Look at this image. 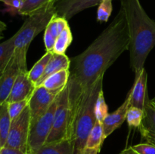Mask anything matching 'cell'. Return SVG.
<instances>
[{
	"label": "cell",
	"instance_id": "cell-17",
	"mask_svg": "<svg viewBox=\"0 0 155 154\" xmlns=\"http://www.w3.org/2000/svg\"><path fill=\"white\" fill-rule=\"evenodd\" d=\"M71 76L70 69H63L47 78L42 85L54 93L59 94L64 90L69 82Z\"/></svg>",
	"mask_w": 155,
	"mask_h": 154
},
{
	"label": "cell",
	"instance_id": "cell-21",
	"mask_svg": "<svg viewBox=\"0 0 155 154\" xmlns=\"http://www.w3.org/2000/svg\"><path fill=\"white\" fill-rule=\"evenodd\" d=\"M12 119L8 110V103L0 104V140L2 146H5L10 129Z\"/></svg>",
	"mask_w": 155,
	"mask_h": 154
},
{
	"label": "cell",
	"instance_id": "cell-30",
	"mask_svg": "<svg viewBox=\"0 0 155 154\" xmlns=\"http://www.w3.org/2000/svg\"><path fill=\"white\" fill-rule=\"evenodd\" d=\"M23 4V0H9L6 3H5L7 7H8L9 11L12 13H18L21 9Z\"/></svg>",
	"mask_w": 155,
	"mask_h": 154
},
{
	"label": "cell",
	"instance_id": "cell-27",
	"mask_svg": "<svg viewBox=\"0 0 155 154\" xmlns=\"http://www.w3.org/2000/svg\"><path fill=\"white\" fill-rule=\"evenodd\" d=\"M29 101L30 98H27L24 101L8 103V110L12 120L18 117L24 111V109L28 106Z\"/></svg>",
	"mask_w": 155,
	"mask_h": 154
},
{
	"label": "cell",
	"instance_id": "cell-12",
	"mask_svg": "<svg viewBox=\"0 0 155 154\" xmlns=\"http://www.w3.org/2000/svg\"><path fill=\"white\" fill-rule=\"evenodd\" d=\"M148 74L145 68L141 70L138 75H136L135 82L130 90V107H136L141 110H145V103L148 99Z\"/></svg>",
	"mask_w": 155,
	"mask_h": 154
},
{
	"label": "cell",
	"instance_id": "cell-25",
	"mask_svg": "<svg viewBox=\"0 0 155 154\" xmlns=\"http://www.w3.org/2000/svg\"><path fill=\"white\" fill-rule=\"evenodd\" d=\"M15 51L14 37L0 42V65L4 64L9 60Z\"/></svg>",
	"mask_w": 155,
	"mask_h": 154
},
{
	"label": "cell",
	"instance_id": "cell-35",
	"mask_svg": "<svg viewBox=\"0 0 155 154\" xmlns=\"http://www.w3.org/2000/svg\"><path fill=\"white\" fill-rule=\"evenodd\" d=\"M150 103H151L153 106H154L155 107V97L154 98H152L151 100H150Z\"/></svg>",
	"mask_w": 155,
	"mask_h": 154
},
{
	"label": "cell",
	"instance_id": "cell-36",
	"mask_svg": "<svg viewBox=\"0 0 155 154\" xmlns=\"http://www.w3.org/2000/svg\"><path fill=\"white\" fill-rule=\"evenodd\" d=\"M8 1H9V0H0V2H2L4 4H5V3L7 2H8Z\"/></svg>",
	"mask_w": 155,
	"mask_h": 154
},
{
	"label": "cell",
	"instance_id": "cell-28",
	"mask_svg": "<svg viewBox=\"0 0 155 154\" xmlns=\"http://www.w3.org/2000/svg\"><path fill=\"white\" fill-rule=\"evenodd\" d=\"M132 147L139 154H155V146L151 143H139L132 146Z\"/></svg>",
	"mask_w": 155,
	"mask_h": 154
},
{
	"label": "cell",
	"instance_id": "cell-13",
	"mask_svg": "<svg viewBox=\"0 0 155 154\" xmlns=\"http://www.w3.org/2000/svg\"><path fill=\"white\" fill-rule=\"evenodd\" d=\"M130 107V92H129L127 98L124 104L117 110L111 113H108L102 123L104 137H107L114 131L123 125L124 121L127 119V114L128 109Z\"/></svg>",
	"mask_w": 155,
	"mask_h": 154
},
{
	"label": "cell",
	"instance_id": "cell-3",
	"mask_svg": "<svg viewBox=\"0 0 155 154\" xmlns=\"http://www.w3.org/2000/svg\"><path fill=\"white\" fill-rule=\"evenodd\" d=\"M103 77L84 90H81L69 79L74 100L72 138L74 141V154H80L86 148L91 130L96 121L95 105L100 92L103 90Z\"/></svg>",
	"mask_w": 155,
	"mask_h": 154
},
{
	"label": "cell",
	"instance_id": "cell-32",
	"mask_svg": "<svg viewBox=\"0 0 155 154\" xmlns=\"http://www.w3.org/2000/svg\"><path fill=\"white\" fill-rule=\"evenodd\" d=\"M100 152L98 149H91V148H85L84 150L80 154H98Z\"/></svg>",
	"mask_w": 155,
	"mask_h": 154
},
{
	"label": "cell",
	"instance_id": "cell-6",
	"mask_svg": "<svg viewBox=\"0 0 155 154\" xmlns=\"http://www.w3.org/2000/svg\"><path fill=\"white\" fill-rule=\"evenodd\" d=\"M27 51L15 49L9 60L4 64L0 65V104L6 102L19 72L27 69Z\"/></svg>",
	"mask_w": 155,
	"mask_h": 154
},
{
	"label": "cell",
	"instance_id": "cell-37",
	"mask_svg": "<svg viewBox=\"0 0 155 154\" xmlns=\"http://www.w3.org/2000/svg\"><path fill=\"white\" fill-rule=\"evenodd\" d=\"M2 147V143H1V140H0V150H1Z\"/></svg>",
	"mask_w": 155,
	"mask_h": 154
},
{
	"label": "cell",
	"instance_id": "cell-10",
	"mask_svg": "<svg viewBox=\"0 0 155 154\" xmlns=\"http://www.w3.org/2000/svg\"><path fill=\"white\" fill-rule=\"evenodd\" d=\"M103 0H58L54 5L55 14L69 21L80 12L98 5Z\"/></svg>",
	"mask_w": 155,
	"mask_h": 154
},
{
	"label": "cell",
	"instance_id": "cell-26",
	"mask_svg": "<svg viewBox=\"0 0 155 154\" xmlns=\"http://www.w3.org/2000/svg\"><path fill=\"white\" fill-rule=\"evenodd\" d=\"M113 0H103L98 5L97 11V21L98 22H107L113 11Z\"/></svg>",
	"mask_w": 155,
	"mask_h": 154
},
{
	"label": "cell",
	"instance_id": "cell-1",
	"mask_svg": "<svg viewBox=\"0 0 155 154\" xmlns=\"http://www.w3.org/2000/svg\"><path fill=\"white\" fill-rule=\"evenodd\" d=\"M129 47L128 26L120 8L114 19L92 43L71 60L70 80L81 90L87 88L104 75Z\"/></svg>",
	"mask_w": 155,
	"mask_h": 154
},
{
	"label": "cell",
	"instance_id": "cell-4",
	"mask_svg": "<svg viewBox=\"0 0 155 154\" xmlns=\"http://www.w3.org/2000/svg\"><path fill=\"white\" fill-rule=\"evenodd\" d=\"M74 115V100L71 87L68 83L64 90L58 95L57 107L54 113L51 131L45 143L72 138V122Z\"/></svg>",
	"mask_w": 155,
	"mask_h": 154
},
{
	"label": "cell",
	"instance_id": "cell-15",
	"mask_svg": "<svg viewBox=\"0 0 155 154\" xmlns=\"http://www.w3.org/2000/svg\"><path fill=\"white\" fill-rule=\"evenodd\" d=\"M70 67H71V59L66 54L53 53L52 57L48 62L45 72L36 84V87L42 85L43 82L50 75L63 69H70Z\"/></svg>",
	"mask_w": 155,
	"mask_h": 154
},
{
	"label": "cell",
	"instance_id": "cell-14",
	"mask_svg": "<svg viewBox=\"0 0 155 154\" xmlns=\"http://www.w3.org/2000/svg\"><path fill=\"white\" fill-rule=\"evenodd\" d=\"M143 140L155 146V107L147 100L144 110V118L139 128Z\"/></svg>",
	"mask_w": 155,
	"mask_h": 154
},
{
	"label": "cell",
	"instance_id": "cell-19",
	"mask_svg": "<svg viewBox=\"0 0 155 154\" xmlns=\"http://www.w3.org/2000/svg\"><path fill=\"white\" fill-rule=\"evenodd\" d=\"M104 139L105 137L104 134L102 123L97 121L89 133L86 147L91 148V149H98L101 150Z\"/></svg>",
	"mask_w": 155,
	"mask_h": 154
},
{
	"label": "cell",
	"instance_id": "cell-20",
	"mask_svg": "<svg viewBox=\"0 0 155 154\" xmlns=\"http://www.w3.org/2000/svg\"><path fill=\"white\" fill-rule=\"evenodd\" d=\"M52 55L53 52L46 51L45 54L33 65L32 69L30 71H28L29 78L34 83L35 85L45 72V68H46L49 60H51Z\"/></svg>",
	"mask_w": 155,
	"mask_h": 154
},
{
	"label": "cell",
	"instance_id": "cell-5",
	"mask_svg": "<svg viewBox=\"0 0 155 154\" xmlns=\"http://www.w3.org/2000/svg\"><path fill=\"white\" fill-rule=\"evenodd\" d=\"M54 5L48 6L25 20L22 27L13 36L15 49L28 50L32 41L42 30H45L49 21L55 14Z\"/></svg>",
	"mask_w": 155,
	"mask_h": 154
},
{
	"label": "cell",
	"instance_id": "cell-16",
	"mask_svg": "<svg viewBox=\"0 0 155 154\" xmlns=\"http://www.w3.org/2000/svg\"><path fill=\"white\" fill-rule=\"evenodd\" d=\"M36 154H74V141L66 138L45 143Z\"/></svg>",
	"mask_w": 155,
	"mask_h": 154
},
{
	"label": "cell",
	"instance_id": "cell-11",
	"mask_svg": "<svg viewBox=\"0 0 155 154\" xmlns=\"http://www.w3.org/2000/svg\"><path fill=\"white\" fill-rule=\"evenodd\" d=\"M35 88L36 85L29 78L28 70H21L15 79L6 102H15L30 98Z\"/></svg>",
	"mask_w": 155,
	"mask_h": 154
},
{
	"label": "cell",
	"instance_id": "cell-2",
	"mask_svg": "<svg viewBox=\"0 0 155 154\" xmlns=\"http://www.w3.org/2000/svg\"><path fill=\"white\" fill-rule=\"evenodd\" d=\"M120 4L128 26L130 66L138 75L155 46V21L147 14L140 0H120Z\"/></svg>",
	"mask_w": 155,
	"mask_h": 154
},
{
	"label": "cell",
	"instance_id": "cell-23",
	"mask_svg": "<svg viewBox=\"0 0 155 154\" xmlns=\"http://www.w3.org/2000/svg\"><path fill=\"white\" fill-rule=\"evenodd\" d=\"M144 118V110L136 107H130L127 114V121L130 128H139Z\"/></svg>",
	"mask_w": 155,
	"mask_h": 154
},
{
	"label": "cell",
	"instance_id": "cell-34",
	"mask_svg": "<svg viewBox=\"0 0 155 154\" xmlns=\"http://www.w3.org/2000/svg\"><path fill=\"white\" fill-rule=\"evenodd\" d=\"M119 154H139V153H138L136 151H135L134 149H133L132 146H130V147L128 148H126L125 149H124V150H123L122 152H120V153Z\"/></svg>",
	"mask_w": 155,
	"mask_h": 154
},
{
	"label": "cell",
	"instance_id": "cell-29",
	"mask_svg": "<svg viewBox=\"0 0 155 154\" xmlns=\"http://www.w3.org/2000/svg\"><path fill=\"white\" fill-rule=\"evenodd\" d=\"M55 41L56 38H54L51 35V33L47 29H45V33H44V43H45V47L46 51L53 52Z\"/></svg>",
	"mask_w": 155,
	"mask_h": 154
},
{
	"label": "cell",
	"instance_id": "cell-8",
	"mask_svg": "<svg viewBox=\"0 0 155 154\" xmlns=\"http://www.w3.org/2000/svg\"><path fill=\"white\" fill-rule=\"evenodd\" d=\"M30 127V112L29 106L15 119L12 120L7 140L4 146L19 149L27 154Z\"/></svg>",
	"mask_w": 155,
	"mask_h": 154
},
{
	"label": "cell",
	"instance_id": "cell-33",
	"mask_svg": "<svg viewBox=\"0 0 155 154\" xmlns=\"http://www.w3.org/2000/svg\"><path fill=\"white\" fill-rule=\"evenodd\" d=\"M6 28H7L6 24L0 20V41L4 37V36H3V32L6 30Z\"/></svg>",
	"mask_w": 155,
	"mask_h": 154
},
{
	"label": "cell",
	"instance_id": "cell-38",
	"mask_svg": "<svg viewBox=\"0 0 155 154\" xmlns=\"http://www.w3.org/2000/svg\"><path fill=\"white\" fill-rule=\"evenodd\" d=\"M0 71H1V67H0Z\"/></svg>",
	"mask_w": 155,
	"mask_h": 154
},
{
	"label": "cell",
	"instance_id": "cell-22",
	"mask_svg": "<svg viewBox=\"0 0 155 154\" xmlns=\"http://www.w3.org/2000/svg\"><path fill=\"white\" fill-rule=\"evenodd\" d=\"M73 42L72 33L70 27H67L57 37L54 46L53 53L65 54L67 49Z\"/></svg>",
	"mask_w": 155,
	"mask_h": 154
},
{
	"label": "cell",
	"instance_id": "cell-31",
	"mask_svg": "<svg viewBox=\"0 0 155 154\" xmlns=\"http://www.w3.org/2000/svg\"><path fill=\"white\" fill-rule=\"evenodd\" d=\"M0 154H26L23 151L19 149H13V148L7 147V146H3L0 150Z\"/></svg>",
	"mask_w": 155,
	"mask_h": 154
},
{
	"label": "cell",
	"instance_id": "cell-18",
	"mask_svg": "<svg viewBox=\"0 0 155 154\" xmlns=\"http://www.w3.org/2000/svg\"><path fill=\"white\" fill-rule=\"evenodd\" d=\"M58 0H23V4L18 14L23 16H31L45 9Z\"/></svg>",
	"mask_w": 155,
	"mask_h": 154
},
{
	"label": "cell",
	"instance_id": "cell-24",
	"mask_svg": "<svg viewBox=\"0 0 155 154\" xmlns=\"http://www.w3.org/2000/svg\"><path fill=\"white\" fill-rule=\"evenodd\" d=\"M108 114V107L105 102L103 90L98 95L95 105V115L96 121L102 122Z\"/></svg>",
	"mask_w": 155,
	"mask_h": 154
},
{
	"label": "cell",
	"instance_id": "cell-7",
	"mask_svg": "<svg viewBox=\"0 0 155 154\" xmlns=\"http://www.w3.org/2000/svg\"><path fill=\"white\" fill-rule=\"evenodd\" d=\"M58 97L48 111L36 122L30 123L27 154H36L46 142L53 126Z\"/></svg>",
	"mask_w": 155,
	"mask_h": 154
},
{
	"label": "cell",
	"instance_id": "cell-9",
	"mask_svg": "<svg viewBox=\"0 0 155 154\" xmlns=\"http://www.w3.org/2000/svg\"><path fill=\"white\" fill-rule=\"evenodd\" d=\"M59 94L48 90L43 85L36 87L30 96L28 104L30 112V123L36 122L48 111Z\"/></svg>",
	"mask_w": 155,
	"mask_h": 154
}]
</instances>
